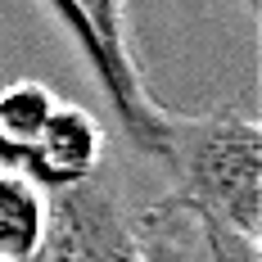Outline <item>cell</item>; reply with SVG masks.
Wrapping results in <instances>:
<instances>
[{
  "label": "cell",
  "instance_id": "8992f818",
  "mask_svg": "<svg viewBox=\"0 0 262 262\" xmlns=\"http://www.w3.org/2000/svg\"><path fill=\"white\" fill-rule=\"evenodd\" d=\"M46 239V194L18 172H0V262H36Z\"/></svg>",
  "mask_w": 262,
  "mask_h": 262
},
{
  "label": "cell",
  "instance_id": "6da1fadb",
  "mask_svg": "<svg viewBox=\"0 0 262 262\" xmlns=\"http://www.w3.org/2000/svg\"><path fill=\"white\" fill-rule=\"evenodd\" d=\"M167 194L158 204L258 239L262 231V127L231 104L167 108Z\"/></svg>",
  "mask_w": 262,
  "mask_h": 262
},
{
  "label": "cell",
  "instance_id": "7a4b0ae2",
  "mask_svg": "<svg viewBox=\"0 0 262 262\" xmlns=\"http://www.w3.org/2000/svg\"><path fill=\"white\" fill-rule=\"evenodd\" d=\"M46 18L63 27V36L73 41L77 59L95 81V91L104 95L113 122L131 145V154L149 158L163 167L167 154V108L149 95V86L140 77V63L131 50L127 32V5L113 0H50Z\"/></svg>",
  "mask_w": 262,
  "mask_h": 262
},
{
  "label": "cell",
  "instance_id": "277c9868",
  "mask_svg": "<svg viewBox=\"0 0 262 262\" xmlns=\"http://www.w3.org/2000/svg\"><path fill=\"white\" fill-rule=\"evenodd\" d=\"M100 163H104V127L95 122L91 108L59 100V108L50 113L36 149L27 158L23 177L46 199H54L63 190H77V185L95 181L100 177Z\"/></svg>",
  "mask_w": 262,
  "mask_h": 262
},
{
  "label": "cell",
  "instance_id": "ba28073f",
  "mask_svg": "<svg viewBox=\"0 0 262 262\" xmlns=\"http://www.w3.org/2000/svg\"><path fill=\"white\" fill-rule=\"evenodd\" d=\"M199 226V249H204V262H262L258 239L239 235V231H226V226H212V222H194Z\"/></svg>",
  "mask_w": 262,
  "mask_h": 262
},
{
  "label": "cell",
  "instance_id": "5b68a950",
  "mask_svg": "<svg viewBox=\"0 0 262 262\" xmlns=\"http://www.w3.org/2000/svg\"><path fill=\"white\" fill-rule=\"evenodd\" d=\"M54 108H59V95L36 77H18L9 86H0V172L23 177L27 158H32Z\"/></svg>",
  "mask_w": 262,
  "mask_h": 262
},
{
  "label": "cell",
  "instance_id": "3957f363",
  "mask_svg": "<svg viewBox=\"0 0 262 262\" xmlns=\"http://www.w3.org/2000/svg\"><path fill=\"white\" fill-rule=\"evenodd\" d=\"M36 262H136V217L108 181H86L46 199Z\"/></svg>",
  "mask_w": 262,
  "mask_h": 262
},
{
  "label": "cell",
  "instance_id": "52a82bcc",
  "mask_svg": "<svg viewBox=\"0 0 262 262\" xmlns=\"http://www.w3.org/2000/svg\"><path fill=\"white\" fill-rule=\"evenodd\" d=\"M136 262H204L199 226L185 212L154 204L145 217H136Z\"/></svg>",
  "mask_w": 262,
  "mask_h": 262
}]
</instances>
